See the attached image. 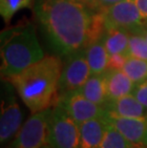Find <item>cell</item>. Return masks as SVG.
I'll list each match as a JSON object with an SVG mask.
<instances>
[{
  "mask_svg": "<svg viewBox=\"0 0 147 148\" xmlns=\"http://www.w3.org/2000/svg\"><path fill=\"white\" fill-rule=\"evenodd\" d=\"M77 0H36V17L52 50L69 56L88 45L91 14Z\"/></svg>",
  "mask_w": 147,
  "mask_h": 148,
  "instance_id": "obj_1",
  "label": "cell"
},
{
  "mask_svg": "<svg viewBox=\"0 0 147 148\" xmlns=\"http://www.w3.org/2000/svg\"><path fill=\"white\" fill-rule=\"evenodd\" d=\"M62 68V62L57 56H47L7 80L34 114L53 108L58 103V83Z\"/></svg>",
  "mask_w": 147,
  "mask_h": 148,
  "instance_id": "obj_2",
  "label": "cell"
},
{
  "mask_svg": "<svg viewBox=\"0 0 147 148\" xmlns=\"http://www.w3.org/2000/svg\"><path fill=\"white\" fill-rule=\"evenodd\" d=\"M1 75L5 79L18 75L44 58L34 25L25 23L1 33Z\"/></svg>",
  "mask_w": 147,
  "mask_h": 148,
  "instance_id": "obj_3",
  "label": "cell"
},
{
  "mask_svg": "<svg viewBox=\"0 0 147 148\" xmlns=\"http://www.w3.org/2000/svg\"><path fill=\"white\" fill-rule=\"evenodd\" d=\"M47 143L51 148H79V125L59 103L52 108Z\"/></svg>",
  "mask_w": 147,
  "mask_h": 148,
  "instance_id": "obj_4",
  "label": "cell"
},
{
  "mask_svg": "<svg viewBox=\"0 0 147 148\" xmlns=\"http://www.w3.org/2000/svg\"><path fill=\"white\" fill-rule=\"evenodd\" d=\"M52 108L32 114L18 131L12 146L14 148H41L47 144L48 125Z\"/></svg>",
  "mask_w": 147,
  "mask_h": 148,
  "instance_id": "obj_5",
  "label": "cell"
},
{
  "mask_svg": "<svg viewBox=\"0 0 147 148\" xmlns=\"http://www.w3.org/2000/svg\"><path fill=\"white\" fill-rule=\"evenodd\" d=\"M66 58L58 83L60 97L77 91L92 75L84 50L72 53Z\"/></svg>",
  "mask_w": 147,
  "mask_h": 148,
  "instance_id": "obj_6",
  "label": "cell"
},
{
  "mask_svg": "<svg viewBox=\"0 0 147 148\" xmlns=\"http://www.w3.org/2000/svg\"><path fill=\"white\" fill-rule=\"evenodd\" d=\"M107 29L116 28L126 31L128 33L139 32L144 22L134 0H123L102 9Z\"/></svg>",
  "mask_w": 147,
  "mask_h": 148,
  "instance_id": "obj_7",
  "label": "cell"
},
{
  "mask_svg": "<svg viewBox=\"0 0 147 148\" xmlns=\"http://www.w3.org/2000/svg\"><path fill=\"white\" fill-rule=\"evenodd\" d=\"M58 103L64 107L68 114L79 124L89 119L103 116L106 111L104 106L92 102L79 91L61 96Z\"/></svg>",
  "mask_w": 147,
  "mask_h": 148,
  "instance_id": "obj_8",
  "label": "cell"
},
{
  "mask_svg": "<svg viewBox=\"0 0 147 148\" xmlns=\"http://www.w3.org/2000/svg\"><path fill=\"white\" fill-rule=\"evenodd\" d=\"M22 122V112L12 92L6 85L5 97L1 101L0 115V141L7 143L16 136Z\"/></svg>",
  "mask_w": 147,
  "mask_h": 148,
  "instance_id": "obj_9",
  "label": "cell"
},
{
  "mask_svg": "<svg viewBox=\"0 0 147 148\" xmlns=\"http://www.w3.org/2000/svg\"><path fill=\"white\" fill-rule=\"evenodd\" d=\"M104 118L131 143H143L147 132V118H128L108 110L105 111Z\"/></svg>",
  "mask_w": 147,
  "mask_h": 148,
  "instance_id": "obj_10",
  "label": "cell"
},
{
  "mask_svg": "<svg viewBox=\"0 0 147 148\" xmlns=\"http://www.w3.org/2000/svg\"><path fill=\"white\" fill-rule=\"evenodd\" d=\"M79 125V148H98L107 126L104 116L89 119Z\"/></svg>",
  "mask_w": 147,
  "mask_h": 148,
  "instance_id": "obj_11",
  "label": "cell"
},
{
  "mask_svg": "<svg viewBox=\"0 0 147 148\" xmlns=\"http://www.w3.org/2000/svg\"><path fill=\"white\" fill-rule=\"evenodd\" d=\"M108 101L133 93L135 83L122 70H109L104 73Z\"/></svg>",
  "mask_w": 147,
  "mask_h": 148,
  "instance_id": "obj_12",
  "label": "cell"
},
{
  "mask_svg": "<svg viewBox=\"0 0 147 148\" xmlns=\"http://www.w3.org/2000/svg\"><path fill=\"white\" fill-rule=\"evenodd\" d=\"M106 110L128 118H147V108L143 106L134 95H127L111 100L104 106Z\"/></svg>",
  "mask_w": 147,
  "mask_h": 148,
  "instance_id": "obj_13",
  "label": "cell"
},
{
  "mask_svg": "<svg viewBox=\"0 0 147 148\" xmlns=\"http://www.w3.org/2000/svg\"><path fill=\"white\" fill-rule=\"evenodd\" d=\"M77 91L96 104L105 106L108 102L104 74L91 75L83 86Z\"/></svg>",
  "mask_w": 147,
  "mask_h": 148,
  "instance_id": "obj_14",
  "label": "cell"
},
{
  "mask_svg": "<svg viewBox=\"0 0 147 148\" xmlns=\"http://www.w3.org/2000/svg\"><path fill=\"white\" fill-rule=\"evenodd\" d=\"M84 52L90 66L91 74L101 75L107 71L109 53L102 39L87 46Z\"/></svg>",
  "mask_w": 147,
  "mask_h": 148,
  "instance_id": "obj_15",
  "label": "cell"
},
{
  "mask_svg": "<svg viewBox=\"0 0 147 148\" xmlns=\"http://www.w3.org/2000/svg\"><path fill=\"white\" fill-rule=\"evenodd\" d=\"M102 40L109 56L114 55V53H127L128 55L129 33L126 31L110 28L106 31Z\"/></svg>",
  "mask_w": 147,
  "mask_h": 148,
  "instance_id": "obj_16",
  "label": "cell"
},
{
  "mask_svg": "<svg viewBox=\"0 0 147 148\" xmlns=\"http://www.w3.org/2000/svg\"><path fill=\"white\" fill-rule=\"evenodd\" d=\"M122 71L135 84L147 79V60L128 56Z\"/></svg>",
  "mask_w": 147,
  "mask_h": 148,
  "instance_id": "obj_17",
  "label": "cell"
},
{
  "mask_svg": "<svg viewBox=\"0 0 147 148\" xmlns=\"http://www.w3.org/2000/svg\"><path fill=\"white\" fill-rule=\"evenodd\" d=\"M131 143L127 140L114 126L107 122L105 134L98 148H129Z\"/></svg>",
  "mask_w": 147,
  "mask_h": 148,
  "instance_id": "obj_18",
  "label": "cell"
},
{
  "mask_svg": "<svg viewBox=\"0 0 147 148\" xmlns=\"http://www.w3.org/2000/svg\"><path fill=\"white\" fill-rule=\"evenodd\" d=\"M128 56L147 60V41L139 31L129 33Z\"/></svg>",
  "mask_w": 147,
  "mask_h": 148,
  "instance_id": "obj_19",
  "label": "cell"
},
{
  "mask_svg": "<svg viewBox=\"0 0 147 148\" xmlns=\"http://www.w3.org/2000/svg\"><path fill=\"white\" fill-rule=\"evenodd\" d=\"M33 0H0V14L6 23H9L14 14L21 9L27 8Z\"/></svg>",
  "mask_w": 147,
  "mask_h": 148,
  "instance_id": "obj_20",
  "label": "cell"
},
{
  "mask_svg": "<svg viewBox=\"0 0 147 148\" xmlns=\"http://www.w3.org/2000/svg\"><path fill=\"white\" fill-rule=\"evenodd\" d=\"M127 53H114L109 56L107 71L109 70H122L123 66L128 58Z\"/></svg>",
  "mask_w": 147,
  "mask_h": 148,
  "instance_id": "obj_21",
  "label": "cell"
},
{
  "mask_svg": "<svg viewBox=\"0 0 147 148\" xmlns=\"http://www.w3.org/2000/svg\"><path fill=\"white\" fill-rule=\"evenodd\" d=\"M133 95L143 106L147 108V79L135 85Z\"/></svg>",
  "mask_w": 147,
  "mask_h": 148,
  "instance_id": "obj_22",
  "label": "cell"
},
{
  "mask_svg": "<svg viewBox=\"0 0 147 148\" xmlns=\"http://www.w3.org/2000/svg\"><path fill=\"white\" fill-rule=\"evenodd\" d=\"M123 1V0H94L93 6H92V10L94 11H98L102 10V9L108 8L110 6L117 4V3Z\"/></svg>",
  "mask_w": 147,
  "mask_h": 148,
  "instance_id": "obj_23",
  "label": "cell"
},
{
  "mask_svg": "<svg viewBox=\"0 0 147 148\" xmlns=\"http://www.w3.org/2000/svg\"><path fill=\"white\" fill-rule=\"evenodd\" d=\"M143 20H147V0H134Z\"/></svg>",
  "mask_w": 147,
  "mask_h": 148,
  "instance_id": "obj_24",
  "label": "cell"
},
{
  "mask_svg": "<svg viewBox=\"0 0 147 148\" xmlns=\"http://www.w3.org/2000/svg\"><path fill=\"white\" fill-rule=\"evenodd\" d=\"M79 2L82 3V4H84L85 6H87L89 9L92 8L93 6V3H94V0H77Z\"/></svg>",
  "mask_w": 147,
  "mask_h": 148,
  "instance_id": "obj_25",
  "label": "cell"
},
{
  "mask_svg": "<svg viewBox=\"0 0 147 148\" xmlns=\"http://www.w3.org/2000/svg\"><path fill=\"white\" fill-rule=\"evenodd\" d=\"M129 148H147V145L143 143H131Z\"/></svg>",
  "mask_w": 147,
  "mask_h": 148,
  "instance_id": "obj_26",
  "label": "cell"
},
{
  "mask_svg": "<svg viewBox=\"0 0 147 148\" xmlns=\"http://www.w3.org/2000/svg\"><path fill=\"white\" fill-rule=\"evenodd\" d=\"M139 32L142 34V36H144V38L146 39V41H147V24L145 23V22H144V24H143V26H142V29H140Z\"/></svg>",
  "mask_w": 147,
  "mask_h": 148,
  "instance_id": "obj_27",
  "label": "cell"
},
{
  "mask_svg": "<svg viewBox=\"0 0 147 148\" xmlns=\"http://www.w3.org/2000/svg\"><path fill=\"white\" fill-rule=\"evenodd\" d=\"M143 143L146 144V145H147V132H146V136H145V138H144V140H143Z\"/></svg>",
  "mask_w": 147,
  "mask_h": 148,
  "instance_id": "obj_28",
  "label": "cell"
},
{
  "mask_svg": "<svg viewBox=\"0 0 147 148\" xmlns=\"http://www.w3.org/2000/svg\"><path fill=\"white\" fill-rule=\"evenodd\" d=\"M41 148H51V147H50V146L48 145V143H47V144H45V145L43 146V147H41Z\"/></svg>",
  "mask_w": 147,
  "mask_h": 148,
  "instance_id": "obj_29",
  "label": "cell"
},
{
  "mask_svg": "<svg viewBox=\"0 0 147 148\" xmlns=\"http://www.w3.org/2000/svg\"><path fill=\"white\" fill-rule=\"evenodd\" d=\"M4 148H14V147H12V146H10V147H4Z\"/></svg>",
  "mask_w": 147,
  "mask_h": 148,
  "instance_id": "obj_30",
  "label": "cell"
},
{
  "mask_svg": "<svg viewBox=\"0 0 147 148\" xmlns=\"http://www.w3.org/2000/svg\"><path fill=\"white\" fill-rule=\"evenodd\" d=\"M146 21H147V20H146ZM145 23H146V24H147V22H145Z\"/></svg>",
  "mask_w": 147,
  "mask_h": 148,
  "instance_id": "obj_31",
  "label": "cell"
}]
</instances>
